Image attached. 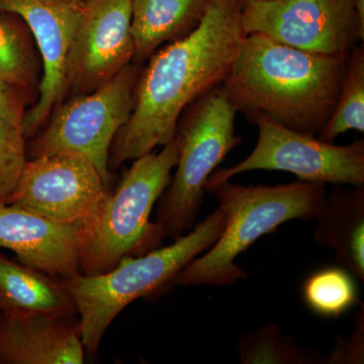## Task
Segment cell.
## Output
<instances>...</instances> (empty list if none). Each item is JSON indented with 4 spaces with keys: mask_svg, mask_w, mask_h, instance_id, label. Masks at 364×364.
I'll return each instance as SVG.
<instances>
[{
    "mask_svg": "<svg viewBox=\"0 0 364 364\" xmlns=\"http://www.w3.org/2000/svg\"><path fill=\"white\" fill-rule=\"evenodd\" d=\"M347 58L248 33L221 87L237 111L318 136L338 102Z\"/></svg>",
    "mask_w": 364,
    "mask_h": 364,
    "instance_id": "obj_2",
    "label": "cell"
},
{
    "mask_svg": "<svg viewBox=\"0 0 364 364\" xmlns=\"http://www.w3.org/2000/svg\"><path fill=\"white\" fill-rule=\"evenodd\" d=\"M250 0H241L242 6H245Z\"/></svg>",
    "mask_w": 364,
    "mask_h": 364,
    "instance_id": "obj_24",
    "label": "cell"
},
{
    "mask_svg": "<svg viewBox=\"0 0 364 364\" xmlns=\"http://www.w3.org/2000/svg\"><path fill=\"white\" fill-rule=\"evenodd\" d=\"M77 315L0 313V364H81Z\"/></svg>",
    "mask_w": 364,
    "mask_h": 364,
    "instance_id": "obj_14",
    "label": "cell"
},
{
    "mask_svg": "<svg viewBox=\"0 0 364 364\" xmlns=\"http://www.w3.org/2000/svg\"><path fill=\"white\" fill-rule=\"evenodd\" d=\"M314 240L364 282V186L333 188L317 218Z\"/></svg>",
    "mask_w": 364,
    "mask_h": 364,
    "instance_id": "obj_15",
    "label": "cell"
},
{
    "mask_svg": "<svg viewBox=\"0 0 364 364\" xmlns=\"http://www.w3.org/2000/svg\"><path fill=\"white\" fill-rule=\"evenodd\" d=\"M141 69L139 62H132L98 90L66 97L53 109L39 133L28 139V159L59 153L78 154L90 160L109 186V151L135 107Z\"/></svg>",
    "mask_w": 364,
    "mask_h": 364,
    "instance_id": "obj_7",
    "label": "cell"
},
{
    "mask_svg": "<svg viewBox=\"0 0 364 364\" xmlns=\"http://www.w3.org/2000/svg\"><path fill=\"white\" fill-rule=\"evenodd\" d=\"M237 112L221 86L182 112L176 133L179 148L176 173L161 196L155 222L164 237L176 240L195 226L208 177L241 143L235 131Z\"/></svg>",
    "mask_w": 364,
    "mask_h": 364,
    "instance_id": "obj_6",
    "label": "cell"
},
{
    "mask_svg": "<svg viewBox=\"0 0 364 364\" xmlns=\"http://www.w3.org/2000/svg\"><path fill=\"white\" fill-rule=\"evenodd\" d=\"M225 223L224 212L218 207L167 247L124 257L107 272L62 279L75 303L86 353H97L105 332L127 306L172 284L184 267L212 247Z\"/></svg>",
    "mask_w": 364,
    "mask_h": 364,
    "instance_id": "obj_4",
    "label": "cell"
},
{
    "mask_svg": "<svg viewBox=\"0 0 364 364\" xmlns=\"http://www.w3.org/2000/svg\"><path fill=\"white\" fill-rule=\"evenodd\" d=\"M41 78L42 61L28 25L18 14L0 13V81L38 98Z\"/></svg>",
    "mask_w": 364,
    "mask_h": 364,
    "instance_id": "obj_19",
    "label": "cell"
},
{
    "mask_svg": "<svg viewBox=\"0 0 364 364\" xmlns=\"http://www.w3.org/2000/svg\"><path fill=\"white\" fill-rule=\"evenodd\" d=\"M226 217L224 230L205 255L198 256L172 282L173 286L228 287L247 272L236 258L264 235L291 220L317 219L324 208V183L298 181L277 186H244L231 181L205 188Z\"/></svg>",
    "mask_w": 364,
    "mask_h": 364,
    "instance_id": "obj_3",
    "label": "cell"
},
{
    "mask_svg": "<svg viewBox=\"0 0 364 364\" xmlns=\"http://www.w3.org/2000/svg\"><path fill=\"white\" fill-rule=\"evenodd\" d=\"M0 313L77 315L63 280L0 253Z\"/></svg>",
    "mask_w": 364,
    "mask_h": 364,
    "instance_id": "obj_16",
    "label": "cell"
},
{
    "mask_svg": "<svg viewBox=\"0 0 364 364\" xmlns=\"http://www.w3.org/2000/svg\"><path fill=\"white\" fill-rule=\"evenodd\" d=\"M85 231L28 208L0 202V248L23 264L66 279L81 272Z\"/></svg>",
    "mask_w": 364,
    "mask_h": 364,
    "instance_id": "obj_13",
    "label": "cell"
},
{
    "mask_svg": "<svg viewBox=\"0 0 364 364\" xmlns=\"http://www.w3.org/2000/svg\"><path fill=\"white\" fill-rule=\"evenodd\" d=\"M303 298L311 311L324 318H338L358 301L355 282L337 267L313 273L304 284Z\"/></svg>",
    "mask_w": 364,
    "mask_h": 364,
    "instance_id": "obj_21",
    "label": "cell"
},
{
    "mask_svg": "<svg viewBox=\"0 0 364 364\" xmlns=\"http://www.w3.org/2000/svg\"><path fill=\"white\" fill-rule=\"evenodd\" d=\"M82 11V0H0V13L20 16L37 46L42 78L35 104L26 109L23 128L33 138L53 109L67 97L69 55Z\"/></svg>",
    "mask_w": 364,
    "mask_h": 364,
    "instance_id": "obj_11",
    "label": "cell"
},
{
    "mask_svg": "<svg viewBox=\"0 0 364 364\" xmlns=\"http://www.w3.org/2000/svg\"><path fill=\"white\" fill-rule=\"evenodd\" d=\"M136 62L149 59L164 43L186 37L200 25L208 0H130Z\"/></svg>",
    "mask_w": 364,
    "mask_h": 364,
    "instance_id": "obj_17",
    "label": "cell"
},
{
    "mask_svg": "<svg viewBox=\"0 0 364 364\" xmlns=\"http://www.w3.org/2000/svg\"><path fill=\"white\" fill-rule=\"evenodd\" d=\"M109 193L90 160L59 153L28 159L7 203L77 227L87 236Z\"/></svg>",
    "mask_w": 364,
    "mask_h": 364,
    "instance_id": "obj_10",
    "label": "cell"
},
{
    "mask_svg": "<svg viewBox=\"0 0 364 364\" xmlns=\"http://www.w3.org/2000/svg\"><path fill=\"white\" fill-rule=\"evenodd\" d=\"M250 1H262V0H250ZM250 1H249V2H250ZM249 2H248V4H249Z\"/></svg>",
    "mask_w": 364,
    "mask_h": 364,
    "instance_id": "obj_25",
    "label": "cell"
},
{
    "mask_svg": "<svg viewBox=\"0 0 364 364\" xmlns=\"http://www.w3.org/2000/svg\"><path fill=\"white\" fill-rule=\"evenodd\" d=\"M250 117L259 132L252 153L234 166L215 170L205 189L251 170H279L299 181L364 186L363 140L337 146L291 130L264 114Z\"/></svg>",
    "mask_w": 364,
    "mask_h": 364,
    "instance_id": "obj_8",
    "label": "cell"
},
{
    "mask_svg": "<svg viewBox=\"0 0 364 364\" xmlns=\"http://www.w3.org/2000/svg\"><path fill=\"white\" fill-rule=\"evenodd\" d=\"M36 100L28 90L0 81V202H9L28 161L23 122Z\"/></svg>",
    "mask_w": 364,
    "mask_h": 364,
    "instance_id": "obj_18",
    "label": "cell"
},
{
    "mask_svg": "<svg viewBox=\"0 0 364 364\" xmlns=\"http://www.w3.org/2000/svg\"><path fill=\"white\" fill-rule=\"evenodd\" d=\"M363 310L356 316L355 327L347 338H337L334 350L325 363H363L364 318Z\"/></svg>",
    "mask_w": 364,
    "mask_h": 364,
    "instance_id": "obj_23",
    "label": "cell"
},
{
    "mask_svg": "<svg viewBox=\"0 0 364 364\" xmlns=\"http://www.w3.org/2000/svg\"><path fill=\"white\" fill-rule=\"evenodd\" d=\"M131 16L130 0H82L69 55L67 97L98 90L133 62Z\"/></svg>",
    "mask_w": 364,
    "mask_h": 364,
    "instance_id": "obj_12",
    "label": "cell"
},
{
    "mask_svg": "<svg viewBox=\"0 0 364 364\" xmlns=\"http://www.w3.org/2000/svg\"><path fill=\"white\" fill-rule=\"evenodd\" d=\"M245 35L260 33L282 44L348 56L364 38V0H262L242 11Z\"/></svg>",
    "mask_w": 364,
    "mask_h": 364,
    "instance_id": "obj_9",
    "label": "cell"
},
{
    "mask_svg": "<svg viewBox=\"0 0 364 364\" xmlns=\"http://www.w3.org/2000/svg\"><path fill=\"white\" fill-rule=\"evenodd\" d=\"M178 154L174 136L160 152L134 160L86 236L80 273L107 272L124 257L142 255L159 246L164 235L156 223L150 222L151 213L168 188Z\"/></svg>",
    "mask_w": 364,
    "mask_h": 364,
    "instance_id": "obj_5",
    "label": "cell"
},
{
    "mask_svg": "<svg viewBox=\"0 0 364 364\" xmlns=\"http://www.w3.org/2000/svg\"><path fill=\"white\" fill-rule=\"evenodd\" d=\"M237 350L243 364H304L317 360L315 356L301 350L293 336L282 334L275 324L265 325L241 337Z\"/></svg>",
    "mask_w": 364,
    "mask_h": 364,
    "instance_id": "obj_22",
    "label": "cell"
},
{
    "mask_svg": "<svg viewBox=\"0 0 364 364\" xmlns=\"http://www.w3.org/2000/svg\"><path fill=\"white\" fill-rule=\"evenodd\" d=\"M364 132V48L352 49L347 58L346 71L336 107L318 140L334 143L349 131Z\"/></svg>",
    "mask_w": 364,
    "mask_h": 364,
    "instance_id": "obj_20",
    "label": "cell"
},
{
    "mask_svg": "<svg viewBox=\"0 0 364 364\" xmlns=\"http://www.w3.org/2000/svg\"><path fill=\"white\" fill-rule=\"evenodd\" d=\"M242 11L241 0H208L193 32L150 57L139 74L133 112L112 142L111 172L173 140L186 107L222 85L246 36Z\"/></svg>",
    "mask_w": 364,
    "mask_h": 364,
    "instance_id": "obj_1",
    "label": "cell"
}]
</instances>
